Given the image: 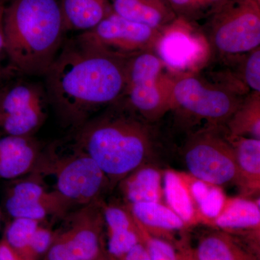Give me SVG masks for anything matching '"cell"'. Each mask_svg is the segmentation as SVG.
<instances>
[{
  "instance_id": "cell-19",
  "label": "cell",
  "mask_w": 260,
  "mask_h": 260,
  "mask_svg": "<svg viewBox=\"0 0 260 260\" xmlns=\"http://www.w3.org/2000/svg\"><path fill=\"white\" fill-rule=\"evenodd\" d=\"M161 180L158 169L143 165L121 180V190L129 205L161 203Z\"/></svg>"
},
{
  "instance_id": "cell-30",
  "label": "cell",
  "mask_w": 260,
  "mask_h": 260,
  "mask_svg": "<svg viewBox=\"0 0 260 260\" xmlns=\"http://www.w3.org/2000/svg\"><path fill=\"white\" fill-rule=\"evenodd\" d=\"M177 18L186 20L197 18L198 0H166Z\"/></svg>"
},
{
  "instance_id": "cell-36",
  "label": "cell",
  "mask_w": 260,
  "mask_h": 260,
  "mask_svg": "<svg viewBox=\"0 0 260 260\" xmlns=\"http://www.w3.org/2000/svg\"><path fill=\"white\" fill-rule=\"evenodd\" d=\"M253 1L256 2V3H260V0H253Z\"/></svg>"
},
{
  "instance_id": "cell-31",
  "label": "cell",
  "mask_w": 260,
  "mask_h": 260,
  "mask_svg": "<svg viewBox=\"0 0 260 260\" xmlns=\"http://www.w3.org/2000/svg\"><path fill=\"white\" fill-rule=\"evenodd\" d=\"M229 0H198L197 18L204 13H215L220 10Z\"/></svg>"
},
{
  "instance_id": "cell-33",
  "label": "cell",
  "mask_w": 260,
  "mask_h": 260,
  "mask_svg": "<svg viewBox=\"0 0 260 260\" xmlns=\"http://www.w3.org/2000/svg\"><path fill=\"white\" fill-rule=\"evenodd\" d=\"M0 260H23L6 242L0 243Z\"/></svg>"
},
{
  "instance_id": "cell-17",
  "label": "cell",
  "mask_w": 260,
  "mask_h": 260,
  "mask_svg": "<svg viewBox=\"0 0 260 260\" xmlns=\"http://www.w3.org/2000/svg\"><path fill=\"white\" fill-rule=\"evenodd\" d=\"M227 135L235 152L237 184L247 194L257 192L260 187V140Z\"/></svg>"
},
{
  "instance_id": "cell-37",
  "label": "cell",
  "mask_w": 260,
  "mask_h": 260,
  "mask_svg": "<svg viewBox=\"0 0 260 260\" xmlns=\"http://www.w3.org/2000/svg\"><path fill=\"white\" fill-rule=\"evenodd\" d=\"M94 260H95V259H94Z\"/></svg>"
},
{
  "instance_id": "cell-23",
  "label": "cell",
  "mask_w": 260,
  "mask_h": 260,
  "mask_svg": "<svg viewBox=\"0 0 260 260\" xmlns=\"http://www.w3.org/2000/svg\"><path fill=\"white\" fill-rule=\"evenodd\" d=\"M194 254L198 260H257L229 234L220 232L202 238Z\"/></svg>"
},
{
  "instance_id": "cell-24",
  "label": "cell",
  "mask_w": 260,
  "mask_h": 260,
  "mask_svg": "<svg viewBox=\"0 0 260 260\" xmlns=\"http://www.w3.org/2000/svg\"><path fill=\"white\" fill-rule=\"evenodd\" d=\"M225 124L230 136L260 140V93L246 95Z\"/></svg>"
},
{
  "instance_id": "cell-8",
  "label": "cell",
  "mask_w": 260,
  "mask_h": 260,
  "mask_svg": "<svg viewBox=\"0 0 260 260\" xmlns=\"http://www.w3.org/2000/svg\"><path fill=\"white\" fill-rule=\"evenodd\" d=\"M50 106L45 85L18 79L0 90V138L32 136L47 117Z\"/></svg>"
},
{
  "instance_id": "cell-20",
  "label": "cell",
  "mask_w": 260,
  "mask_h": 260,
  "mask_svg": "<svg viewBox=\"0 0 260 260\" xmlns=\"http://www.w3.org/2000/svg\"><path fill=\"white\" fill-rule=\"evenodd\" d=\"M135 222L150 235L169 234L186 226L180 217L161 203H143L128 205Z\"/></svg>"
},
{
  "instance_id": "cell-34",
  "label": "cell",
  "mask_w": 260,
  "mask_h": 260,
  "mask_svg": "<svg viewBox=\"0 0 260 260\" xmlns=\"http://www.w3.org/2000/svg\"><path fill=\"white\" fill-rule=\"evenodd\" d=\"M5 52L4 32H3V18L0 19V80L5 76V70L2 66V59Z\"/></svg>"
},
{
  "instance_id": "cell-9",
  "label": "cell",
  "mask_w": 260,
  "mask_h": 260,
  "mask_svg": "<svg viewBox=\"0 0 260 260\" xmlns=\"http://www.w3.org/2000/svg\"><path fill=\"white\" fill-rule=\"evenodd\" d=\"M161 30L131 21L111 11L93 28L74 39L82 47L99 49L129 59L143 51L154 50Z\"/></svg>"
},
{
  "instance_id": "cell-28",
  "label": "cell",
  "mask_w": 260,
  "mask_h": 260,
  "mask_svg": "<svg viewBox=\"0 0 260 260\" xmlns=\"http://www.w3.org/2000/svg\"><path fill=\"white\" fill-rule=\"evenodd\" d=\"M135 223L139 231L140 240L144 244L150 260H179L177 251L172 244L164 239L150 235L136 222Z\"/></svg>"
},
{
  "instance_id": "cell-11",
  "label": "cell",
  "mask_w": 260,
  "mask_h": 260,
  "mask_svg": "<svg viewBox=\"0 0 260 260\" xmlns=\"http://www.w3.org/2000/svg\"><path fill=\"white\" fill-rule=\"evenodd\" d=\"M70 226L49 247L48 260H94L100 250L104 225L102 206L85 205L70 219Z\"/></svg>"
},
{
  "instance_id": "cell-21",
  "label": "cell",
  "mask_w": 260,
  "mask_h": 260,
  "mask_svg": "<svg viewBox=\"0 0 260 260\" xmlns=\"http://www.w3.org/2000/svg\"><path fill=\"white\" fill-rule=\"evenodd\" d=\"M164 194L168 205L184 222L186 225L200 221V217L197 209L187 177L172 170L164 174Z\"/></svg>"
},
{
  "instance_id": "cell-25",
  "label": "cell",
  "mask_w": 260,
  "mask_h": 260,
  "mask_svg": "<svg viewBox=\"0 0 260 260\" xmlns=\"http://www.w3.org/2000/svg\"><path fill=\"white\" fill-rule=\"evenodd\" d=\"M187 179L200 220L210 223L222 211L227 198L220 186L208 184L194 177Z\"/></svg>"
},
{
  "instance_id": "cell-16",
  "label": "cell",
  "mask_w": 260,
  "mask_h": 260,
  "mask_svg": "<svg viewBox=\"0 0 260 260\" xmlns=\"http://www.w3.org/2000/svg\"><path fill=\"white\" fill-rule=\"evenodd\" d=\"M109 3L116 14L158 30L177 18L166 0H109Z\"/></svg>"
},
{
  "instance_id": "cell-10",
  "label": "cell",
  "mask_w": 260,
  "mask_h": 260,
  "mask_svg": "<svg viewBox=\"0 0 260 260\" xmlns=\"http://www.w3.org/2000/svg\"><path fill=\"white\" fill-rule=\"evenodd\" d=\"M51 160L48 169L55 179V191L70 205L96 203L111 185L96 162L76 148L74 153Z\"/></svg>"
},
{
  "instance_id": "cell-32",
  "label": "cell",
  "mask_w": 260,
  "mask_h": 260,
  "mask_svg": "<svg viewBox=\"0 0 260 260\" xmlns=\"http://www.w3.org/2000/svg\"><path fill=\"white\" fill-rule=\"evenodd\" d=\"M124 260H150L148 251L145 249L144 244L138 243L133 249L126 253L124 256Z\"/></svg>"
},
{
  "instance_id": "cell-14",
  "label": "cell",
  "mask_w": 260,
  "mask_h": 260,
  "mask_svg": "<svg viewBox=\"0 0 260 260\" xmlns=\"http://www.w3.org/2000/svg\"><path fill=\"white\" fill-rule=\"evenodd\" d=\"M39 145L32 136L0 138V179L25 175L40 160Z\"/></svg>"
},
{
  "instance_id": "cell-3",
  "label": "cell",
  "mask_w": 260,
  "mask_h": 260,
  "mask_svg": "<svg viewBox=\"0 0 260 260\" xmlns=\"http://www.w3.org/2000/svg\"><path fill=\"white\" fill-rule=\"evenodd\" d=\"M10 68L25 76H44L64 43L60 0H11L3 17Z\"/></svg>"
},
{
  "instance_id": "cell-29",
  "label": "cell",
  "mask_w": 260,
  "mask_h": 260,
  "mask_svg": "<svg viewBox=\"0 0 260 260\" xmlns=\"http://www.w3.org/2000/svg\"><path fill=\"white\" fill-rule=\"evenodd\" d=\"M52 235L50 231L40 225L32 236L27 251L32 254H42L50 247Z\"/></svg>"
},
{
  "instance_id": "cell-26",
  "label": "cell",
  "mask_w": 260,
  "mask_h": 260,
  "mask_svg": "<svg viewBox=\"0 0 260 260\" xmlns=\"http://www.w3.org/2000/svg\"><path fill=\"white\" fill-rule=\"evenodd\" d=\"M40 221L28 218H13L6 232L5 242L17 252L28 251L32 236Z\"/></svg>"
},
{
  "instance_id": "cell-27",
  "label": "cell",
  "mask_w": 260,
  "mask_h": 260,
  "mask_svg": "<svg viewBox=\"0 0 260 260\" xmlns=\"http://www.w3.org/2000/svg\"><path fill=\"white\" fill-rule=\"evenodd\" d=\"M241 81L251 92L260 93V47L242 55Z\"/></svg>"
},
{
  "instance_id": "cell-1",
  "label": "cell",
  "mask_w": 260,
  "mask_h": 260,
  "mask_svg": "<svg viewBox=\"0 0 260 260\" xmlns=\"http://www.w3.org/2000/svg\"><path fill=\"white\" fill-rule=\"evenodd\" d=\"M128 59L64 43L45 78L49 104L65 125L78 129L92 114L120 99L126 85Z\"/></svg>"
},
{
  "instance_id": "cell-7",
  "label": "cell",
  "mask_w": 260,
  "mask_h": 260,
  "mask_svg": "<svg viewBox=\"0 0 260 260\" xmlns=\"http://www.w3.org/2000/svg\"><path fill=\"white\" fill-rule=\"evenodd\" d=\"M220 126H210L191 135L184 148V161L191 175L208 184L223 186L237 182L235 152Z\"/></svg>"
},
{
  "instance_id": "cell-35",
  "label": "cell",
  "mask_w": 260,
  "mask_h": 260,
  "mask_svg": "<svg viewBox=\"0 0 260 260\" xmlns=\"http://www.w3.org/2000/svg\"><path fill=\"white\" fill-rule=\"evenodd\" d=\"M5 6V0H0V19L3 18V13H4Z\"/></svg>"
},
{
  "instance_id": "cell-15",
  "label": "cell",
  "mask_w": 260,
  "mask_h": 260,
  "mask_svg": "<svg viewBox=\"0 0 260 260\" xmlns=\"http://www.w3.org/2000/svg\"><path fill=\"white\" fill-rule=\"evenodd\" d=\"M104 224L109 232L108 250L116 257H124L140 240L139 231L128 208L117 205L102 206Z\"/></svg>"
},
{
  "instance_id": "cell-6",
  "label": "cell",
  "mask_w": 260,
  "mask_h": 260,
  "mask_svg": "<svg viewBox=\"0 0 260 260\" xmlns=\"http://www.w3.org/2000/svg\"><path fill=\"white\" fill-rule=\"evenodd\" d=\"M244 98L194 73L174 77L173 80L172 110L203 119L210 126L225 124Z\"/></svg>"
},
{
  "instance_id": "cell-2",
  "label": "cell",
  "mask_w": 260,
  "mask_h": 260,
  "mask_svg": "<svg viewBox=\"0 0 260 260\" xmlns=\"http://www.w3.org/2000/svg\"><path fill=\"white\" fill-rule=\"evenodd\" d=\"M155 147L148 121L120 99L78 127L75 136V148L96 162L111 185L145 165Z\"/></svg>"
},
{
  "instance_id": "cell-22",
  "label": "cell",
  "mask_w": 260,
  "mask_h": 260,
  "mask_svg": "<svg viewBox=\"0 0 260 260\" xmlns=\"http://www.w3.org/2000/svg\"><path fill=\"white\" fill-rule=\"evenodd\" d=\"M211 222L223 230L259 231V203L243 198H227L223 210Z\"/></svg>"
},
{
  "instance_id": "cell-18",
  "label": "cell",
  "mask_w": 260,
  "mask_h": 260,
  "mask_svg": "<svg viewBox=\"0 0 260 260\" xmlns=\"http://www.w3.org/2000/svg\"><path fill=\"white\" fill-rule=\"evenodd\" d=\"M66 31H87L111 11L109 0H60Z\"/></svg>"
},
{
  "instance_id": "cell-13",
  "label": "cell",
  "mask_w": 260,
  "mask_h": 260,
  "mask_svg": "<svg viewBox=\"0 0 260 260\" xmlns=\"http://www.w3.org/2000/svg\"><path fill=\"white\" fill-rule=\"evenodd\" d=\"M71 206L57 191H49L35 181H20L10 188L5 208L13 218L42 221L50 215H61Z\"/></svg>"
},
{
  "instance_id": "cell-12",
  "label": "cell",
  "mask_w": 260,
  "mask_h": 260,
  "mask_svg": "<svg viewBox=\"0 0 260 260\" xmlns=\"http://www.w3.org/2000/svg\"><path fill=\"white\" fill-rule=\"evenodd\" d=\"M194 32L189 22L177 18L161 30L155 51L168 68L186 70L205 60L210 49L206 39Z\"/></svg>"
},
{
  "instance_id": "cell-4",
  "label": "cell",
  "mask_w": 260,
  "mask_h": 260,
  "mask_svg": "<svg viewBox=\"0 0 260 260\" xmlns=\"http://www.w3.org/2000/svg\"><path fill=\"white\" fill-rule=\"evenodd\" d=\"M154 50L143 51L130 57L126 66L124 93L126 106L148 121H155L172 110L174 77Z\"/></svg>"
},
{
  "instance_id": "cell-5",
  "label": "cell",
  "mask_w": 260,
  "mask_h": 260,
  "mask_svg": "<svg viewBox=\"0 0 260 260\" xmlns=\"http://www.w3.org/2000/svg\"><path fill=\"white\" fill-rule=\"evenodd\" d=\"M207 42L216 54L235 57L260 47V3L229 0L213 14Z\"/></svg>"
}]
</instances>
